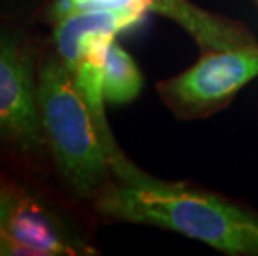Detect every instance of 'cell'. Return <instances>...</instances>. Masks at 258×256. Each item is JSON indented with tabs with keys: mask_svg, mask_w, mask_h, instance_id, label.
I'll return each mask as SVG.
<instances>
[{
	"mask_svg": "<svg viewBox=\"0 0 258 256\" xmlns=\"http://www.w3.org/2000/svg\"><path fill=\"white\" fill-rule=\"evenodd\" d=\"M37 100L60 175L80 197L97 195L110 182V160L72 72L58 57L38 68Z\"/></svg>",
	"mask_w": 258,
	"mask_h": 256,
	"instance_id": "cell-2",
	"label": "cell"
},
{
	"mask_svg": "<svg viewBox=\"0 0 258 256\" xmlns=\"http://www.w3.org/2000/svg\"><path fill=\"white\" fill-rule=\"evenodd\" d=\"M4 223L12 241V254L75 253L53 216L30 197L9 193Z\"/></svg>",
	"mask_w": 258,
	"mask_h": 256,
	"instance_id": "cell-5",
	"label": "cell"
},
{
	"mask_svg": "<svg viewBox=\"0 0 258 256\" xmlns=\"http://www.w3.org/2000/svg\"><path fill=\"white\" fill-rule=\"evenodd\" d=\"M0 135L25 150L47 143L30 52L4 29H0Z\"/></svg>",
	"mask_w": 258,
	"mask_h": 256,
	"instance_id": "cell-4",
	"label": "cell"
},
{
	"mask_svg": "<svg viewBox=\"0 0 258 256\" xmlns=\"http://www.w3.org/2000/svg\"><path fill=\"white\" fill-rule=\"evenodd\" d=\"M7 200H9V193H5L2 188H0V254H12V241L7 236V231H5V206H7Z\"/></svg>",
	"mask_w": 258,
	"mask_h": 256,
	"instance_id": "cell-8",
	"label": "cell"
},
{
	"mask_svg": "<svg viewBox=\"0 0 258 256\" xmlns=\"http://www.w3.org/2000/svg\"><path fill=\"white\" fill-rule=\"evenodd\" d=\"M95 197L100 215L158 226L232 256H258V213L220 195L163 182L135 165Z\"/></svg>",
	"mask_w": 258,
	"mask_h": 256,
	"instance_id": "cell-1",
	"label": "cell"
},
{
	"mask_svg": "<svg viewBox=\"0 0 258 256\" xmlns=\"http://www.w3.org/2000/svg\"><path fill=\"white\" fill-rule=\"evenodd\" d=\"M128 7H139L148 12V9L144 5V0H55L50 9V17L57 24V22L67 19L69 15L79 12H89V10H117V9H128Z\"/></svg>",
	"mask_w": 258,
	"mask_h": 256,
	"instance_id": "cell-7",
	"label": "cell"
},
{
	"mask_svg": "<svg viewBox=\"0 0 258 256\" xmlns=\"http://www.w3.org/2000/svg\"><path fill=\"white\" fill-rule=\"evenodd\" d=\"M144 77L132 55L117 42L107 48L103 65V99L112 105H125L140 95Z\"/></svg>",
	"mask_w": 258,
	"mask_h": 256,
	"instance_id": "cell-6",
	"label": "cell"
},
{
	"mask_svg": "<svg viewBox=\"0 0 258 256\" xmlns=\"http://www.w3.org/2000/svg\"><path fill=\"white\" fill-rule=\"evenodd\" d=\"M258 77V45H241L203 52L185 72L157 85L158 95L177 118L210 117L233 100Z\"/></svg>",
	"mask_w": 258,
	"mask_h": 256,
	"instance_id": "cell-3",
	"label": "cell"
}]
</instances>
